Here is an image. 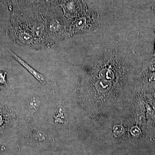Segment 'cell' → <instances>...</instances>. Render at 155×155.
Here are the masks:
<instances>
[{"label":"cell","mask_w":155,"mask_h":155,"mask_svg":"<svg viewBox=\"0 0 155 155\" xmlns=\"http://www.w3.org/2000/svg\"><path fill=\"white\" fill-rule=\"evenodd\" d=\"M62 0H44L43 8L53 10L55 6L61 3Z\"/></svg>","instance_id":"obj_9"},{"label":"cell","mask_w":155,"mask_h":155,"mask_svg":"<svg viewBox=\"0 0 155 155\" xmlns=\"http://www.w3.org/2000/svg\"><path fill=\"white\" fill-rule=\"evenodd\" d=\"M130 131L131 134L134 136H138L141 133L140 128L137 126H134L132 127Z\"/></svg>","instance_id":"obj_13"},{"label":"cell","mask_w":155,"mask_h":155,"mask_svg":"<svg viewBox=\"0 0 155 155\" xmlns=\"http://www.w3.org/2000/svg\"><path fill=\"white\" fill-rule=\"evenodd\" d=\"M148 69L151 72H155V58L150 62L148 66Z\"/></svg>","instance_id":"obj_15"},{"label":"cell","mask_w":155,"mask_h":155,"mask_svg":"<svg viewBox=\"0 0 155 155\" xmlns=\"http://www.w3.org/2000/svg\"><path fill=\"white\" fill-rule=\"evenodd\" d=\"M154 97L155 98V92L154 93Z\"/></svg>","instance_id":"obj_18"},{"label":"cell","mask_w":155,"mask_h":155,"mask_svg":"<svg viewBox=\"0 0 155 155\" xmlns=\"http://www.w3.org/2000/svg\"><path fill=\"white\" fill-rule=\"evenodd\" d=\"M6 72L0 71V85H5L8 87L6 81Z\"/></svg>","instance_id":"obj_12"},{"label":"cell","mask_w":155,"mask_h":155,"mask_svg":"<svg viewBox=\"0 0 155 155\" xmlns=\"http://www.w3.org/2000/svg\"><path fill=\"white\" fill-rule=\"evenodd\" d=\"M153 108L154 109V110H155V103L153 102Z\"/></svg>","instance_id":"obj_16"},{"label":"cell","mask_w":155,"mask_h":155,"mask_svg":"<svg viewBox=\"0 0 155 155\" xmlns=\"http://www.w3.org/2000/svg\"><path fill=\"white\" fill-rule=\"evenodd\" d=\"M2 44L3 46L5 48L6 50L11 54L12 57H14V59H15V60L17 61L18 63L21 64L23 67L27 69V71L30 72V74H32L38 81H39L40 83L42 84H45V85H48L49 83H48V79H47V78L44 76V75H42L41 73H40V72H38V71H36V69H34L33 67H32L29 64L26 63L22 58L19 57V56H18L17 54H15L14 52H12L5 44L3 45V44L2 43Z\"/></svg>","instance_id":"obj_6"},{"label":"cell","mask_w":155,"mask_h":155,"mask_svg":"<svg viewBox=\"0 0 155 155\" xmlns=\"http://www.w3.org/2000/svg\"><path fill=\"white\" fill-rule=\"evenodd\" d=\"M60 6L67 17H78L87 11L80 0H62Z\"/></svg>","instance_id":"obj_5"},{"label":"cell","mask_w":155,"mask_h":155,"mask_svg":"<svg viewBox=\"0 0 155 155\" xmlns=\"http://www.w3.org/2000/svg\"><path fill=\"white\" fill-rule=\"evenodd\" d=\"M21 23L35 37L41 48H48L54 44L46 32V21L44 16L37 11L23 14Z\"/></svg>","instance_id":"obj_1"},{"label":"cell","mask_w":155,"mask_h":155,"mask_svg":"<svg viewBox=\"0 0 155 155\" xmlns=\"http://www.w3.org/2000/svg\"><path fill=\"white\" fill-rule=\"evenodd\" d=\"M113 134L116 138L122 136L125 132V129L122 125H116L113 127Z\"/></svg>","instance_id":"obj_10"},{"label":"cell","mask_w":155,"mask_h":155,"mask_svg":"<svg viewBox=\"0 0 155 155\" xmlns=\"http://www.w3.org/2000/svg\"><path fill=\"white\" fill-rule=\"evenodd\" d=\"M6 1L8 4H10L11 5V4L14 5L15 6V8L17 9V10L22 12L21 8H20V6L19 5V4H18V0H6Z\"/></svg>","instance_id":"obj_14"},{"label":"cell","mask_w":155,"mask_h":155,"mask_svg":"<svg viewBox=\"0 0 155 155\" xmlns=\"http://www.w3.org/2000/svg\"><path fill=\"white\" fill-rule=\"evenodd\" d=\"M8 24L7 33L18 45L33 49H42L33 35L28 31L21 21L14 16Z\"/></svg>","instance_id":"obj_2"},{"label":"cell","mask_w":155,"mask_h":155,"mask_svg":"<svg viewBox=\"0 0 155 155\" xmlns=\"http://www.w3.org/2000/svg\"><path fill=\"white\" fill-rule=\"evenodd\" d=\"M95 86L96 89L100 92H106L110 89L112 83L109 81L100 79L96 82Z\"/></svg>","instance_id":"obj_8"},{"label":"cell","mask_w":155,"mask_h":155,"mask_svg":"<svg viewBox=\"0 0 155 155\" xmlns=\"http://www.w3.org/2000/svg\"><path fill=\"white\" fill-rule=\"evenodd\" d=\"M142 109H140L137 112L136 115H135V119L138 123H142L144 121V112L142 111Z\"/></svg>","instance_id":"obj_11"},{"label":"cell","mask_w":155,"mask_h":155,"mask_svg":"<svg viewBox=\"0 0 155 155\" xmlns=\"http://www.w3.org/2000/svg\"></svg>","instance_id":"obj_19"},{"label":"cell","mask_w":155,"mask_h":155,"mask_svg":"<svg viewBox=\"0 0 155 155\" xmlns=\"http://www.w3.org/2000/svg\"><path fill=\"white\" fill-rule=\"evenodd\" d=\"M153 57H155V49H154V54H153Z\"/></svg>","instance_id":"obj_17"},{"label":"cell","mask_w":155,"mask_h":155,"mask_svg":"<svg viewBox=\"0 0 155 155\" xmlns=\"http://www.w3.org/2000/svg\"><path fill=\"white\" fill-rule=\"evenodd\" d=\"M97 17L93 12L87 11L83 15L72 22L68 30V36L84 32L93 28V23L96 24Z\"/></svg>","instance_id":"obj_4"},{"label":"cell","mask_w":155,"mask_h":155,"mask_svg":"<svg viewBox=\"0 0 155 155\" xmlns=\"http://www.w3.org/2000/svg\"><path fill=\"white\" fill-rule=\"evenodd\" d=\"M49 10L48 15L44 17L46 21V32L51 41H55L68 36V30L66 29L65 21L61 16H59L55 11Z\"/></svg>","instance_id":"obj_3"},{"label":"cell","mask_w":155,"mask_h":155,"mask_svg":"<svg viewBox=\"0 0 155 155\" xmlns=\"http://www.w3.org/2000/svg\"><path fill=\"white\" fill-rule=\"evenodd\" d=\"M44 0H23V5L30 11H36L43 8Z\"/></svg>","instance_id":"obj_7"}]
</instances>
